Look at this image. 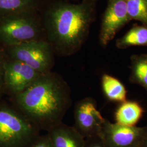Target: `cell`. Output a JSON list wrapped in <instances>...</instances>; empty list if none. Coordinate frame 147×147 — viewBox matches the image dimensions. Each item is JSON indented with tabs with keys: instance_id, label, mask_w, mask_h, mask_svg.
<instances>
[{
	"instance_id": "6da1fadb",
	"label": "cell",
	"mask_w": 147,
	"mask_h": 147,
	"mask_svg": "<svg viewBox=\"0 0 147 147\" xmlns=\"http://www.w3.org/2000/svg\"><path fill=\"white\" fill-rule=\"evenodd\" d=\"M95 2L82 1H46L40 11L46 39L55 55L69 56L78 53L89 35L95 18Z\"/></svg>"
},
{
	"instance_id": "7a4b0ae2",
	"label": "cell",
	"mask_w": 147,
	"mask_h": 147,
	"mask_svg": "<svg viewBox=\"0 0 147 147\" xmlns=\"http://www.w3.org/2000/svg\"><path fill=\"white\" fill-rule=\"evenodd\" d=\"M11 98L16 109L40 130L47 132L62 123L71 104L68 84L52 71L42 74L26 90Z\"/></svg>"
},
{
	"instance_id": "3957f363",
	"label": "cell",
	"mask_w": 147,
	"mask_h": 147,
	"mask_svg": "<svg viewBox=\"0 0 147 147\" xmlns=\"http://www.w3.org/2000/svg\"><path fill=\"white\" fill-rule=\"evenodd\" d=\"M46 39L39 10L22 11L0 18V45L3 47Z\"/></svg>"
},
{
	"instance_id": "277c9868",
	"label": "cell",
	"mask_w": 147,
	"mask_h": 147,
	"mask_svg": "<svg viewBox=\"0 0 147 147\" xmlns=\"http://www.w3.org/2000/svg\"><path fill=\"white\" fill-rule=\"evenodd\" d=\"M40 131L13 105L0 101V147H30Z\"/></svg>"
},
{
	"instance_id": "5b68a950",
	"label": "cell",
	"mask_w": 147,
	"mask_h": 147,
	"mask_svg": "<svg viewBox=\"0 0 147 147\" xmlns=\"http://www.w3.org/2000/svg\"><path fill=\"white\" fill-rule=\"evenodd\" d=\"M7 57L26 64L41 74L51 71L55 53L47 40H35L3 47Z\"/></svg>"
},
{
	"instance_id": "8992f818",
	"label": "cell",
	"mask_w": 147,
	"mask_h": 147,
	"mask_svg": "<svg viewBox=\"0 0 147 147\" xmlns=\"http://www.w3.org/2000/svg\"><path fill=\"white\" fill-rule=\"evenodd\" d=\"M99 135L106 147H140L147 136V125H121L105 119Z\"/></svg>"
},
{
	"instance_id": "52a82bcc",
	"label": "cell",
	"mask_w": 147,
	"mask_h": 147,
	"mask_svg": "<svg viewBox=\"0 0 147 147\" xmlns=\"http://www.w3.org/2000/svg\"><path fill=\"white\" fill-rule=\"evenodd\" d=\"M105 121L93 98H84L76 103L74 127L85 139L99 135Z\"/></svg>"
},
{
	"instance_id": "ba28073f",
	"label": "cell",
	"mask_w": 147,
	"mask_h": 147,
	"mask_svg": "<svg viewBox=\"0 0 147 147\" xmlns=\"http://www.w3.org/2000/svg\"><path fill=\"white\" fill-rule=\"evenodd\" d=\"M130 21L125 0H108L101 23L99 36L100 45L107 47L117 33Z\"/></svg>"
},
{
	"instance_id": "9c48e42d",
	"label": "cell",
	"mask_w": 147,
	"mask_h": 147,
	"mask_svg": "<svg viewBox=\"0 0 147 147\" xmlns=\"http://www.w3.org/2000/svg\"><path fill=\"white\" fill-rule=\"evenodd\" d=\"M41 75L26 64L8 58L4 74L5 94L12 97L21 93Z\"/></svg>"
},
{
	"instance_id": "30bf717a",
	"label": "cell",
	"mask_w": 147,
	"mask_h": 147,
	"mask_svg": "<svg viewBox=\"0 0 147 147\" xmlns=\"http://www.w3.org/2000/svg\"><path fill=\"white\" fill-rule=\"evenodd\" d=\"M53 147H84L85 138L74 126L61 123L47 132Z\"/></svg>"
},
{
	"instance_id": "8fae6325",
	"label": "cell",
	"mask_w": 147,
	"mask_h": 147,
	"mask_svg": "<svg viewBox=\"0 0 147 147\" xmlns=\"http://www.w3.org/2000/svg\"><path fill=\"white\" fill-rule=\"evenodd\" d=\"M144 109L138 102L126 100L117 108L115 117L116 123L125 126H134L141 119Z\"/></svg>"
},
{
	"instance_id": "7c38bea8",
	"label": "cell",
	"mask_w": 147,
	"mask_h": 147,
	"mask_svg": "<svg viewBox=\"0 0 147 147\" xmlns=\"http://www.w3.org/2000/svg\"><path fill=\"white\" fill-rule=\"evenodd\" d=\"M101 86L107 100L122 103L127 100V90L118 79L109 74H104L101 78Z\"/></svg>"
},
{
	"instance_id": "4fadbf2b",
	"label": "cell",
	"mask_w": 147,
	"mask_h": 147,
	"mask_svg": "<svg viewBox=\"0 0 147 147\" xmlns=\"http://www.w3.org/2000/svg\"><path fill=\"white\" fill-rule=\"evenodd\" d=\"M45 0H0V18L28 10L41 11Z\"/></svg>"
},
{
	"instance_id": "5bb4252c",
	"label": "cell",
	"mask_w": 147,
	"mask_h": 147,
	"mask_svg": "<svg viewBox=\"0 0 147 147\" xmlns=\"http://www.w3.org/2000/svg\"><path fill=\"white\" fill-rule=\"evenodd\" d=\"M116 47L125 49L135 46H147V27L134 26L116 42Z\"/></svg>"
},
{
	"instance_id": "9a60e30c",
	"label": "cell",
	"mask_w": 147,
	"mask_h": 147,
	"mask_svg": "<svg viewBox=\"0 0 147 147\" xmlns=\"http://www.w3.org/2000/svg\"><path fill=\"white\" fill-rule=\"evenodd\" d=\"M130 61L129 81L142 86L147 92V54L134 55Z\"/></svg>"
},
{
	"instance_id": "2e32d148",
	"label": "cell",
	"mask_w": 147,
	"mask_h": 147,
	"mask_svg": "<svg viewBox=\"0 0 147 147\" xmlns=\"http://www.w3.org/2000/svg\"><path fill=\"white\" fill-rule=\"evenodd\" d=\"M131 20L141 22L147 27V0H125Z\"/></svg>"
},
{
	"instance_id": "e0dca14e",
	"label": "cell",
	"mask_w": 147,
	"mask_h": 147,
	"mask_svg": "<svg viewBox=\"0 0 147 147\" xmlns=\"http://www.w3.org/2000/svg\"><path fill=\"white\" fill-rule=\"evenodd\" d=\"M8 57L6 55L5 49L0 45V101L3 95L5 94L4 85V74L5 64Z\"/></svg>"
},
{
	"instance_id": "ac0fdd59",
	"label": "cell",
	"mask_w": 147,
	"mask_h": 147,
	"mask_svg": "<svg viewBox=\"0 0 147 147\" xmlns=\"http://www.w3.org/2000/svg\"><path fill=\"white\" fill-rule=\"evenodd\" d=\"M84 147H106L99 135L85 139Z\"/></svg>"
},
{
	"instance_id": "d6986e66",
	"label": "cell",
	"mask_w": 147,
	"mask_h": 147,
	"mask_svg": "<svg viewBox=\"0 0 147 147\" xmlns=\"http://www.w3.org/2000/svg\"><path fill=\"white\" fill-rule=\"evenodd\" d=\"M30 147H53L48 134L40 135Z\"/></svg>"
},
{
	"instance_id": "ffe728a7",
	"label": "cell",
	"mask_w": 147,
	"mask_h": 147,
	"mask_svg": "<svg viewBox=\"0 0 147 147\" xmlns=\"http://www.w3.org/2000/svg\"><path fill=\"white\" fill-rule=\"evenodd\" d=\"M140 147H147V136L145 138V139L142 142Z\"/></svg>"
},
{
	"instance_id": "44dd1931",
	"label": "cell",
	"mask_w": 147,
	"mask_h": 147,
	"mask_svg": "<svg viewBox=\"0 0 147 147\" xmlns=\"http://www.w3.org/2000/svg\"><path fill=\"white\" fill-rule=\"evenodd\" d=\"M82 1H88V2H95L96 3V1L98 0H82Z\"/></svg>"
},
{
	"instance_id": "7402d4cb",
	"label": "cell",
	"mask_w": 147,
	"mask_h": 147,
	"mask_svg": "<svg viewBox=\"0 0 147 147\" xmlns=\"http://www.w3.org/2000/svg\"><path fill=\"white\" fill-rule=\"evenodd\" d=\"M46 1V0H45ZM48 1H68V2H69L70 1H71V0H48Z\"/></svg>"
}]
</instances>
